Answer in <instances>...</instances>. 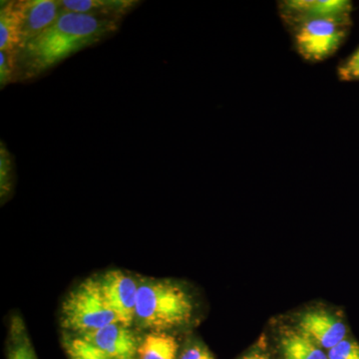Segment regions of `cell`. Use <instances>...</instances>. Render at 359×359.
Masks as SVG:
<instances>
[{
  "label": "cell",
  "instance_id": "30bf717a",
  "mask_svg": "<svg viewBox=\"0 0 359 359\" xmlns=\"http://www.w3.org/2000/svg\"><path fill=\"white\" fill-rule=\"evenodd\" d=\"M278 351L282 359H328L327 351L318 346L294 325L280 330Z\"/></svg>",
  "mask_w": 359,
  "mask_h": 359
},
{
  "label": "cell",
  "instance_id": "7a4b0ae2",
  "mask_svg": "<svg viewBox=\"0 0 359 359\" xmlns=\"http://www.w3.org/2000/svg\"><path fill=\"white\" fill-rule=\"evenodd\" d=\"M195 302L188 290L169 280L139 282L135 323L150 332H169L190 325Z\"/></svg>",
  "mask_w": 359,
  "mask_h": 359
},
{
  "label": "cell",
  "instance_id": "6da1fadb",
  "mask_svg": "<svg viewBox=\"0 0 359 359\" xmlns=\"http://www.w3.org/2000/svg\"><path fill=\"white\" fill-rule=\"evenodd\" d=\"M120 20L61 11L51 26L32 41L11 52L13 83L36 79L65 59L114 34Z\"/></svg>",
  "mask_w": 359,
  "mask_h": 359
},
{
  "label": "cell",
  "instance_id": "5b68a950",
  "mask_svg": "<svg viewBox=\"0 0 359 359\" xmlns=\"http://www.w3.org/2000/svg\"><path fill=\"white\" fill-rule=\"evenodd\" d=\"M292 325L325 351L348 337V327L344 318L325 306H313L299 311L294 316Z\"/></svg>",
  "mask_w": 359,
  "mask_h": 359
},
{
  "label": "cell",
  "instance_id": "52a82bcc",
  "mask_svg": "<svg viewBox=\"0 0 359 359\" xmlns=\"http://www.w3.org/2000/svg\"><path fill=\"white\" fill-rule=\"evenodd\" d=\"M108 302L123 325L132 327L135 323L139 283L119 269H112L98 276Z\"/></svg>",
  "mask_w": 359,
  "mask_h": 359
},
{
  "label": "cell",
  "instance_id": "ffe728a7",
  "mask_svg": "<svg viewBox=\"0 0 359 359\" xmlns=\"http://www.w3.org/2000/svg\"><path fill=\"white\" fill-rule=\"evenodd\" d=\"M179 359H215L212 353L203 344H195L186 346L180 354Z\"/></svg>",
  "mask_w": 359,
  "mask_h": 359
},
{
  "label": "cell",
  "instance_id": "4fadbf2b",
  "mask_svg": "<svg viewBox=\"0 0 359 359\" xmlns=\"http://www.w3.org/2000/svg\"><path fill=\"white\" fill-rule=\"evenodd\" d=\"M18 48V23L14 1H2L0 11V51Z\"/></svg>",
  "mask_w": 359,
  "mask_h": 359
},
{
  "label": "cell",
  "instance_id": "e0dca14e",
  "mask_svg": "<svg viewBox=\"0 0 359 359\" xmlns=\"http://www.w3.org/2000/svg\"><path fill=\"white\" fill-rule=\"evenodd\" d=\"M328 359H359V344L356 340L349 339L340 341L327 351Z\"/></svg>",
  "mask_w": 359,
  "mask_h": 359
},
{
  "label": "cell",
  "instance_id": "ba28073f",
  "mask_svg": "<svg viewBox=\"0 0 359 359\" xmlns=\"http://www.w3.org/2000/svg\"><path fill=\"white\" fill-rule=\"evenodd\" d=\"M81 337L101 349L111 359H138L140 339L128 325L111 323L94 332L81 334Z\"/></svg>",
  "mask_w": 359,
  "mask_h": 359
},
{
  "label": "cell",
  "instance_id": "d6986e66",
  "mask_svg": "<svg viewBox=\"0 0 359 359\" xmlns=\"http://www.w3.org/2000/svg\"><path fill=\"white\" fill-rule=\"evenodd\" d=\"M13 83V63L11 52L0 51V84L1 89Z\"/></svg>",
  "mask_w": 359,
  "mask_h": 359
},
{
  "label": "cell",
  "instance_id": "7c38bea8",
  "mask_svg": "<svg viewBox=\"0 0 359 359\" xmlns=\"http://www.w3.org/2000/svg\"><path fill=\"white\" fill-rule=\"evenodd\" d=\"M179 344L167 332H150L140 339L138 359H178Z\"/></svg>",
  "mask_w": 359,
  "mask_h": 359
},
{
  "label": "cell",
  "instance_id": "9c48e42d",
  "mask_svg": "<svg viewBox=\"0 0 359 359\" xmlns=\"http://www.w3.org/2000/svg\"><path fill=\"white\" fill-rule=\"evenodd\" d=\"M61 9L70 13L90 14L122 20L140 2L135 0H59Z\"/></svg>",
  "mask_w": 359,
  "mask_h": 359
},
{
  "label": "cell",
  "instance_id": "8fae6325",
  "mask_svg": "<svg viewBox=\"0 0 359 359\" xmlns=\"http://www.w3.org/2000/svg\"><path fill=\"white\" fill-rule=\"evenodd\" d=\"M295 20L309 18H347L351 4L346 0H294L285 2Z\"/></svg>",
  "mask_w": 359,
  "mask_h": 359
},
{
  "label": "cell",
  "instance_id": "277c9868",
  "mask_svg": "<svg viewBox=\"0 0 359 359\" xmlns=\"http://www.w3.org/2000/svg\"><path fill=\"white\" fill-rule=\"evenodd\" d=\"M347 18H309L297 20L295 46L309 61L325 60L334 53L346 36Z\"/></svg>",
  "mask_w": 359,
  "mask_h": 359
},
{
  "label": "cell",
  "instance_id": "ac0fdd59",
  "mask_svg": "<svg viewBox=\"0 0 359 359\" xmlns=\"http://www.w3.org/2000/svg\"><path fill=\"white\" fill-rule=\"evenodd\" d=\"M339 76L344 81L359 80V48L339 66Z\"/></svg>",
  "mask_w": 359,
  "mask_h": 359
},
{
  "label": "cell",
  "instance_id": "8992f818",
  "mask_svg": "<svg viewBox=\"0 0 359 359\" xmlns=\"http://www.w3.org/2000/svg\"><path fill=\"white\" fill-rule=\"evenodd\" d=\"M14 4L18 23V48L53 25L62 11L59 0H18Z\"/></svg>",
  "mask_w": 359,
  "mask_h": 359
},
{
  "label": "cell",
  "instance_id": "5bb4252c",
  "mask_svg": "<svg viewBox=\"0 0 359 359\" xmlns=\"http://www.w3.org/2000/svg\"><path fill=\"white\" fill-rule=\"evenodd\" d=\"M9 359H37L36 354L22 321L16 320L11 325V346H9Z\"/></svg>",
  "mask_w": 359,
  "mask_h": 359
},
{
  "label": "cell",
  "instance_id": "9a60e30c",
  "mask_svg": "<svg viewBox=\"0 0 359 359\" xmlns=\"http://www.w3.org/2000/svg\"><path fill=\"white\" fill-rule=\"evenodd\" d=\"M65 346L69 359H111L107 354L81 335L67 337Z\"/></svg>",
  "mask_w": 359,
  "mask_h": 359
},
{
  "label": "cell",
  "instance_id": "3957f363",
  "mask_svg": "<svg viewBox=\"0 0 359 359\" xmlns=\"http://www.w3.org/2000/svg\"><path fill=\"white\" fill-rule=\"evenodd\" d=\"M115 323H120L119 318L106 299L98 276L80 283L63 302L61 323L76 334L94 332Z\"/></svg>",
  "mask_w": 359,
  "mask_h": 359
},
{
  "label": "cell",
  "instance_id": "44dd1931",
  "mask_svg": "<svg viewBox=\"0 0 359 359\" xmlns=\"http://www.w3.org/2000/svg\"><path fill=\"white\" fill-rule=\"evenodd\" d=\"M238 359H271V355L266 349L263 346L255 347L250 349L244 355L241 356Z\"/></svg>",
  "mask_w": 359,
  "mask_h": 359
},
{
  "label": "cell",
  "instance_id": "2e32d148",
  "mask_svg": "<svg viewBox=\"0 0 359 359\" xmlns=\"http://www.w3.org/2000/svg\"><path fill=\"white\" fill-rule=\"evenodd\" d=\"M13 156L4 146L1 142L0 149V188H1V198L4 199L11 192V180H13Z\"/></svg>",
  "mask_w": 359,
  "mask_h": 359
}]
</instances>
